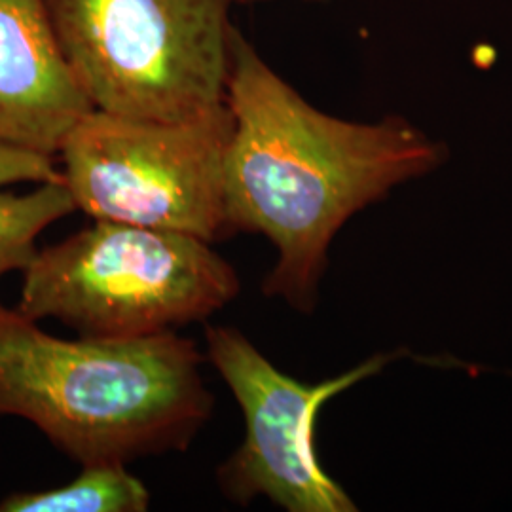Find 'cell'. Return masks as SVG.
<instances>
[{
	"label": "cell",
	"instance_id": "6",
	"mask_svg": "<svg viewBox=\"0 0 512 512\" xmlns=\"http://www.w3.org/2000/svg\"><path fill=\"white\" fill-rule=\"evenodd\" d=\"M205 348V359L230 387L245 420V439L217 471L220 492L238 505L268 497L289 512L357 511L319 461L315 425L323 404L378 374L393 355H376L310 385L275 368L234 327L205 325Z\"/></svg>",
	"mask_w": 512,
	"mask_h": 512
},
{
	"label": "cell",
	"instance_id": "8",
	"mask_svg": "<svg viewBox=\"0 0 512 512\" xmlns=\"http://www.w3.org/2000/svg\"><path fill=\"white\" fill-rule=\"evenodd\" d=\"M148 505L147 486L128 463H93L65 486L6 497L0 512H145Z\"/></svg>",
	"mask_w": 512,
	"mask_h": 512
},
{
	"label": "cell",
	"instance_id": "3",
	"mask_svg": "<svg viewBox=\"0 0 512 512\" xmlns=\"http://www.w3.org/2000/svg\"><path fill=\"white\" fill-rule=\"evenodd\" d=\"M239 289L234 266L205 239L95 220L37 251L23 270L18 310L80 336L129 340L207 321Z\"/></svg>",
	"mask_w": 512,
	"mask_h": 512
},
{
	"label": "cell",
	"instance_id": "5",
	"mask_svg": "<svg viewBox=\"0 0 512 512\" xmlns=\"http://www.w3.org/2000/svg\"><path fill=\"white\" fill-rule=\"evenodd\" d=\"M234 120L226 103L179 122L93 109L67 135L61 175L76 209L95 220L181 232L230 234L224 165Z\"/></svg>",
	"mask_w": 512,
	"mask_h": 512
},
{
	"label": "cell",
	"instance_id": "10",
	"mask_svg": "<svg viewBox=\"0 0 512 512\" xmlns=\"http://www.w3.org/2000/svg\"><path fill=\"white\" fill-rule=\"evenodd\" d=\"M63 181L54 156L0 145V188L18 183Z\"/></svg>",
	"mask_w": 512,
	"mask_h": 512
},
{
	"label": "cell",
	"instance_id": "4",
	"mask_svg": "<svg viewBox=\"0 0 512 512\" xmlns=\"http://www.w3.org/2000/svg\"><path fill=\"white\" fill-rule=\"evenodd\" d=\"M93 109L179 122L226 103L236 0H44Z\"/></svg>",
	"mask_w": 512,
	"mask_h": 512
},
{
	"label": "cell",
	"instance_id": "11",
	"mask_svg": "<svg viewBox=\"0 0 512 512\" xmlns=\"http://www.w3.org/2000/svg\"><path fill=\"white\" fill-rule=\"evenodd\" d=\"M238 4H256V2H270V0H236ZM306 2H321V0H306Z\"/></svg>",
	"mask_w": 512,
	"mask_h": 512
},
{
	"label": "cell",
	"instance_id": "2",
	"mask_svg": "<svg viewBox=\"0 0 512 512\" xmlns=\"http://www.w3.org/2000/svg\"><path fill=\"white\" fill-rule=\"evenodd\" d=\"M0 304V416L31 421L80 465L183 452L213 412L196 342L63 340Z\"/></svg>",
	"mask_w": 512,
	"mask_h": 512
},
{
	"label": "cell",
	"instance_id": "9",
	"mask_svg": "<svg viewBox=\"0 0 512 512\" xmlns=\"http://www.w3.org/2000/svg\"><path fill=\"white\" fill-rule=\"evenodd\" d=\"M76 211L63 181L42 183L29 194L0 192V277L25 270L37 255V238L57 220Z\"/></svg>",
	"mask_w": 512,
	"mask_h": 512
},
{
	"label": "cell",
	"instance_id": "1",
	"mask_svg": "<svg viewBox=\"0 0 512 512\" xmlns=\"http://www.w3.org/2000/svg\"><path fill=\"white\" fill-rule=\"evenodd\" d=\"M234 129L224 165L226 222L279 253L262 291L311 311L330 241L355 213L444 160L403 118L355 124L289 86L236 27L226 88Z\"/></svg>",
	"mask_w": 512,
	"mask_h": 512
},
{
	"label": "cell",
	"instance_id": "7",
	"mask_svg": "<svg viewBox=\"0 0 512 512\" xmlns=\"http://www.w3.org/2000/svg\"><path fill=\"white\" fill-rule=\"evenodd\" d=\"M93 110L44 0H0V145L55 156Z\"/></svg>",
	"mask_w": 512,
	"mask_h": 512
}]
</instances>
